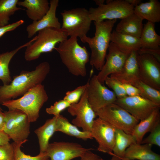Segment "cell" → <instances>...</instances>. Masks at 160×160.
I'll list each match as a JSON object with an SVG mask.
<instances>
[{"mask_svg":"<svg viewBox=\"0 0 160 160\" xmlns=\"http://www.w3.org/2000/svg\"><path fill=\"white\" fill-rule=\"evenodd\" d=\"M68 101L63 99L55 102L53 105L46 109L47 113L53 115L54 116H57L60 115V113L71 105Z\"/></svg>","mask_w":160,"mask_h":160,"instance_id":"35","label":"cell"},{"mask_svg":"<svg viewBox=\"0 0 160 160\" xmlns=\"http://www.w3.org/2000/svg\"><path fill=\"white\" fill-rule=\"evenodd\" d=\"M134 13L142 20L154 23L160 21V3L158 0H150L135 7Z\"/></svg>","mask_w":160,"mask_h":160,"instance_id":"24","label":"cell"},{"mask_svg":"<svg viewBox=\"0 0 160 160\" xmlns=\"http://www.w3.org/2000/svg\"><path fill=\"white\" fill-rule=\"evenodd\" d=\"M140 39L142 48L160 49V36L155 31V23L148 21L144 25Z\"/></svg>","mask_w":160,"mask_h":160,"instance_id":"28","label":"cell"},{"mask_svg":"<svg viewBox=\"0 0 160 160\" xmlns=\"http://www.w3.org/2000/svg\"><path fill=\"white\" fill-rule=\"evenodd\" d=\"M14 150L12 144L8 143L0 145V160H14Z\"/></svg>","mask_w":160,"mask_h":160,"instance_id":"37","label":"cell"},{"mask_svg":"<svg viewBox=\"0 0 160 160\" xmlns=\"http://www.w3.org/2000/svg\"><path fill=\"white\" fill-rule=\"evenodd\" d=\"M5 115L0 107V131L3 130L5 123Z\"/></svg>","mask_w":160,"mask_h":160,"instance_id":"43","label":"cell"},{"mask_svg":"<svg viewBox=\"0 0 160 160\" xmlns=\"http://www.w3.org/2000/svg\"><path fill=\"white\" fill-rule=\"evenodd\" d=\"M87 88L79 101L71 104L67 110L70 115L75 116L72 121L73 124L84 131L90 132L96 116L88 103Z\"/></svg>","mask_w":160,"mask_h":160,"instance_id":"11","label":"cell"},{"mask_svg":"<svg viewBox=\"0 0 160 160\" xmlns=\"http://www.w3.org/2000/svg\"><path fill=\"white\" fill-rule=\"evenodd\" d=\"M138 55L137 51L132 52L129 55L121 70L118 72L111 74L110 77L122 84H129L133 85L139 80L137 61Z\"/></svg>","mask_w":160,"mask_h":160,"instance_id":"18","label":"cell"},{"mask_svg":"<svg viewBox=\"0 0 160 160\" xmlns=\"http://www.w3.org/2000/svg\"><path fill=\"white\" fill-rule=\"evenodd\" d=\"M149 135L143 140L141 144H148L160 146V123H159L150 132Z\"/></svg>","mask_w":160,"mask_h":160,"instance_id":"36","label":"cell"},{"mask_svg":"<svg viewBox=\"0 0 160 160\" xmlns=\"http://www.w3.org/2000/svg\"><path fill=\"white\" fill-rule=\"evenodd\" d=\"M10 139L8 136L3 131H0V145L9 143Z\"/></svg>","mask_w":160,"mask_h":160,"instance_id":"42","label":"cell"},{"mask_svg":"<svg viewBox=\"0 0 160 160\" xmlns=\"http://www.w3.org/2000/svg\"><path fill=\"white\" fill-rule=\"evenodd\" d=\"M24 23L23 20H20L12 23L0 27V38L6 33L15 30Z\"/></svg>","mask_w":160,"mask_h":160,"instance_id":"38","label":"cell"},{"mask_svg":"<svg viewBox=\"0 0 160 160\" xmlns=\"http://www.w3.org/2000/svg\"><path fill=\"white\" fill-rule=\"evenodd\" d=\"M55 49L69 72L76 76H86V65L89 61V54L85 47L79 45L77 38H68Z\"/></svg>","mask_w":160,"mask_h":160,"instance_id":"3","label":"cell"},{"mask_svg":"<svg viewBox=\"0 0 160 160\" xmlns=\"http://www.w3.org/2000/svg\"><path fill=\"white\" fill-rule=\"evenodd\" d=\"M108 50L105 63L97 75L98 81L103 84L107 77L121 70L129 55L122 52L112 42L110 43Z\"/></svg>","mask_w":160,"mask_h":160,"instance_id":"16","label":"cell"},{"mask_svg":"<svg viewBox=\"0 0 160 160\" xmlns=\"http://www.w3.org/2000/svg\"><path fill=\"white\" fill-rule=\"evenodd\" d=\"M94 1L98 6L104 4L105 1L104 0H94Z\"/></svg>","mask_w":160,"mask_h":160,"instance_id":"45","label":"cell"},{"mask_svg":"<svg viewBox=\"0 0 160 160\" xmlns=\"http://www.w3.org/2000/svg\"><path fill=\"white\" fill-rule=\"evenodd\" d=\"M87 83L88 101L95 113L107 105L114 103L117 99L113 92L99 82L97 75H94Z\"/></svg>","mask_w":160,"mask_h":160,"instance_id":"10","label":"cell"},{"mask_svg":"<svg viewBox=\"0 0 160 160\" xmlns=\"http://www.w3.org/2000/svg\"><path fill=\"white\" fill-rule=\"evenodd\" d=\"M136 143V140L131 134L116 129L115 143L112 153L121 159L124 158L126 149Z\"/></svg>","mask_w":160,"mask_h":160,"instance_id":"29","label":"cell"},{"mask_svg":"<svg viewBox=\"0 0 160 160\" xmlns=\"http://www.w3.org/2000/svg\"><path fill=\"white\" fill-rule=\"evenodd\" d=\"M148 144H132L126 150L124 158L132 160H160V156L151 150Z\"/></svg>","mask_w":160,"mask_h":160,"instance_id":"21","label":"cell"},{"mask_svg":"<svg viewBox=\"0 0 160 160\" xmlns=\"http://www.w3.org/2000/svg\"><path fill=\"white\" fill-rule=\"evenodd\" d=\"M112 0H107L106 1V4H108L111 2Z\"/></svg>","mask_w":160,"mask_h":160,"instance_id":"47","label":"cell"},{"mask_svg":"<svg viewBox=\"0 0 160 160\" xmlns=\"http://www.w3.org/2000/svg\"><path fill=\"white\" fill-rule=\"evenodd\" d=\"M92 149L77 143L60 141L49 143L45 152L51 160H71Z\"/></svg>","mask_w":160,"mask_h":160,"instance_id":"15","label":"cell"},{"mask_svg":"<svg viewBox=\"0 0 160 160\" xmlns=\"http://www.w3.org/2000/svg\"><path fill=\"white\" fill-rule=\"evenodd\" d=\"M143 20L133 13L121 19L115 30L122 34L140 38L143 26Z\"/></svg>","mask_w":160,"mask_h":160,"instance_id":"19","label":"cell"},{"mask_svg":"<svg viewBox=\"0 0 160 160\" xmlns=\"http://www.w3.org/2000/svg\"><path fill=\"white\" fill-rule=\"evenodd\" d=\"M121 160H132V159H127L126 158H124L122 159H121Z\"/></svg>","mask_w":160,"mask_h":160,"instance_id":"48","label":"cell"},{"mask_svg":"<svg viewBox=\"0 0 160 160\" xmlns=\"http://www.w3.org/2000/svg\"><path fill=\"white\" fill-rule=\"evenodd\" d=\"M137 52L138 55L147 54L152 55L160 62V49L141 48L137 51Z\"/></svg>","mask_w":160,"mask_h":160,"instance_id":"40","label":"cell"},{"mask_svg":"<svg viewBox=\"0 0 160 160\" xmlns=\"http://www.w3.org/2000/svg\"><path fill=\"white\" fill-rule=\"evenodd\" d=\"M126 1L134 7L142 3V0H126Z\"/></svg>","mask_w":160,"mask_h":160,"instance_id":"44","label":"cell"},{"mask_svg":"<svg viewBox=\"0 0 160 160\" xmlns=\"http://www.w3.org/2000/svg\"><path fill=\"white\" fill-rule=\"evenodd\" d=\"M122 84L127 96H140V91L137 87L130 84Z\"/></svg>","mask_w":160,"mask_h":160,"instance_id":"39","label":"cell"},{"mask_svg":"<svg viewBox=\"0 0 160 160\" xmlns=\"http://www.w3.org/2000/svg\"><path fill=\"white\" fill-rule=\"evenodd\" d=\"M111 41L128 54L134 51H138L141 48L140 38L122 34L115 30L112 32Z\"/></svg>","mask_w":160,"mask_h":160,"instance_id":"23","label":"cell"},{"mask_svg":"<svg viewBox=\"0 0 160 160\" xmlns=\"http://www.w3.org/2000/svg\"><path fill=\"white\" fill-rule=\"evenodd\" d=\"M133 85L139 89L140 96L160 105V90L150 86L140 80Z\"/></svg>","mask_w":160,"mask_h":160,"instance_id":"31","label":"cell"},{"mask_svg":"<svg viewBox=\"0 0 160 160\" xmlns=\"http://www.w3.org/2000/svg\"><path fill=\"white\" fill-rule=\"evenodd\" d=\"M87 84V82L84 85L77 87L73 90L67 91L63 99L71 104L77 103L84 93Z\"/></svg>","mask_w":160,"mask_h":160,"instance_id":"33","label":"cell"},{"mask_svg":"<svg viewBox=\"0 0 160 160\" xmlns=\"http://www.w3.org/2000/svg\"><path fill=\"white\" fill-rule=\"evenodd\" d=\"M25 143L13 142L12 143L14 150V160H49V158L45 152L39 153L35 156H31L24 153L21 151V147Z\"/></svg>","mask_w":160,"mask_h":160,"instance_id":"32","label":"cell"},{"mask_svg":"<svg viewBox=\"0 0 160 160\" xmlns=\"http://www.w3.org/2000/svg\"><path fill=\"white\" fill-rule=\"evenodd\" d=\"M56 132V117L54 116L47 120L43 125L35 130L38 140L39 153L45 152L50 138Z\"/></svg>","mask_w":160,"mask_h":160,"instance_id":"27","label":"cell"},{"mask_svg":"<svg viewBox=\"0 0 160 160\" xmlns=\"http://www.w3.org/2000/svg\"><path fill=\"white\" fill-rule=\"evenodd\" d=\"M137 61L139 80L160 90V62L147 54L138 55Z\"/></svg>","mask_w":160,"mask_h":160,"instance_id":"12","label":"cell"},{"mask_svg":"<svg viewBox=\"0 0 160 160\" xmlns=\"http://www.w3.org/2000/svg\"><path fill=\"white\" fill-rule=\"evenodd\" d=\"M112 153L111 154L112 156V157L110 160H121V158L113 155Z\"/></svg>","mask_w":160,"mask_h":160,"instance_id":"46","label":"cell"},{"mask_svg":"<svg viewBox=\"0 0 160 160\" xmlns=\"http://www.w3.org/2000/svg\"><path fill=\"white\" fill-rule=\"evenodd\" d=\"M104 82L109 88L113 90L117 99L127 96L122 84L115 79L108 76L105 79Z\"/></svg>","mask_w":160,"mask_h":160,"instance_id":"34","label":"cell"},{"mask_svg":"<svg viewBox=\"0 0 160 160\" xmlns=\"http://www.w3.org/2000/svg\"><path fill=\"white\" fill-rule=\"evenodd\" d=\"M89 150L86 151L81 157L80 160H104L100 156Z\"/></svg>","mask_w":160,"mask_h":160,"instance_id":"41","label":"cell"},{"mask_svg":"<svg viewBox=\"0 0 160 160\" xmlns=\"http://www.w3.org/2000/svg\"><path fill=\"white\" fill-rule=\"evenodd\" d=\"M18 0H0V27L9 24L10 17L22 9L17 6Z\"/></svg>","mask_w":160,"mask_h":160,"instance_id":"30","label":"cell"},{"mask_svg":"<svg viewBox=\"0 0 160 160\" xmlns=\"http://www.w3.org/2000/svg\"><path fill=\"white\" fill-rule=\"evenodd\" d=\"M114 103L119 105L139 121L148 117L160 105L140 96L117 99Z\"/></svg>","mask_w":160,"mask_h":160,"instance_id":"13","label":"cell"},{"mask_svg":"<svg viewBox=\"0 0 160 160\" xmlns=\"http://www.w3.org/2000/svg\"><path fill=\"white\" fill-rule=\"evenodd\" d=\"M60 14L63 21L61 28L68 36L79 37L81 40L87 36L92 21L89 10L77 8L64 10Z\"/></svg>","mask_w":160,"mask_h":160,"instance_id":"6","label":"cell"},{"mask_svg":"<svg viewBox=\"0 0 160 160\" xmlns=\"http://www.w3.org/2000/svg\"><path fill=\"white\" fill-rule=\"evenodd\" d=\"M116 131L114 127L100 118L94 120L90 133L98 143V151L111 155L115 143Z\"/></svg>","mask_w":160,"mask_h":160,"instance_id":"14","label":"cell"},{"mask_svg":"<svg viewBox=\"0 0 160 160\" xmlns=\"http://www.w3.org/2000/svg\"><path fill=\"white\" fill-rule=\"evenodd\" d=\"M59 2L58 0H51L49 9L47 13L39 20L33 21L27 26L26 30L28 38H31L37 32L46 28H61V24L56 16V10Z\"/></svg>","mask_w":160,"mask_h":160,"instance_id":"17","label":"cell"},{"mask_svg":"<svg viewBox=\"0 0 160 160\" xmlns=\"http://www.w3.org/2000/svg\"><path fill=\"white\" fill-rule=\"evenodd\" d=\"M160 123V107L155 109L147 118L140 121L134 128L132 135L136 143L141 144L145 135L151 132Z\"/></svg>","mask_w":160,"mask_h":160,"instance_id":"20","label":"cell"},{"mask_svg":"<svg viewBox=\"0 0 160 160\" xmlns=\"http://www.w3.org/2000/svg\"><path fill=\"white\" fill-rule=\"evenodd\" d=\"M96 116L107 122L116 129L132 134L139 121L125 110L113 103L95 112Z\"/></svg>","mask_w":160,"mask_h":160,"instance_id":"7","label":"cell"},{"mask_svg":"<svg viewBox=\"0 0 160 160\" xmlns=\"http://www.w3.org/2000/svg\"></svg>","mask_w":160,"mask_h":160,"instance_id":"49","label":"cell"},{"mask_svg":"<svg viewBox=\"0 0 160 160\" xmlns=\"http://www.w3.org/2000/svg\"><path fill=\"white\" fill-rule=\"evenodd\" d=\"M5 123L3 131L14 142H26L30 133V124L26 114L17 109L4 112Z\"/></svg>","mask_w":160,"mask_h":160,"instance_id":"8","label":"cell"},{"mask_svg":"<svg viewBox=\"0 0 160 160\" xmlns=\"http://www.w3.org/2000/svg\"><path fill=\"white\" fill-rule=\"evenodd\" d=\"M134 8L126 0H112L97 7H91L89 11L92 21L100 22L122 19L133 13Z\"/></svg>","mask_w":160,"mask_h":160,"instance_id":"9","label":"cell"},{"mask_svg":"<svg viewBox=\"0 0 160 160\" xmlns=\"http://www.w3.org/2000/svg\"><path fill=\"white\" fill-rule=\"evenodd\" d=\"M56 117V132H60L70 136L84 140L92 139L90 132L81 131L77 127L70 122L61 114Z\"/></svg>","mask_w":160,"mask_h":160,"instance_id":"26","label":"cell"},{"mask_svg":"<svg viewBox=\"0 0 160 160\" xmlns=\"http://www.w3.org/2000/svg\"><path fill=\"white\" fill-rule=\"evenodd\" d=\"M50 69L48 62H41L33 71H22L9 84L0 86V103L23 95L35 86L42 84Z\"/></svg>","mask_w":160,"mask_h":160,"instance_id":"1","label":"cell"},{"mask_svg":"<svg viewBox=\"0 0 160 160\" xmlns=\"http://www.w3.org/2000/svg\"><path fill=\"white\" fill-rule=\"evenodd\" d=\"M48 99L44 87L41 84L30 89L20 97L7 100L1 104L8 110L17 109L23 111L31 123L37 120L41 109Z\"/></svg>","mask_w":160,"mask_h":160,"instance_id":"4","label":"cell"},{"mask_svg":"<svg viewBox=\"0 0 160 160\" xmlns=\"http://www.w3.org/2000/svg\"><path fill=\"white\" fill-rule=\"evenodd\" d=\"M17 5L26 8V15L33 21L41 19L47 13L50 8V4L47 0L19 1Z\"/></svg>","mask_w":160,"mask_h":160,"instance_id":"22","label":"cell"},{"mask_svg":"<svg viewBox=\"0 0 160 160\" xmlns=\"http://www.w3.org/2000/svg\"><path fill=\"white\" fill-rule=\"evenodd\" d=\"M36 38V36L30 41L16 49L0 54V79L2 81L3 85L8 84L12 81L9 65L12 58L19 51L28 46L35 40Z\"/></svg>","mask_w":160,"mask_h":160,"instance_id":"25","label":"cell"},{"mask_svg":"<svg viewBox=\"0 0 160 160\" xmlns=\"http://www.w3.org/2000/svg\"><path fill=\"white\" fill-rule=\"evenodd\" d=\"M38 32L36 40L26 47L24 57L27 61L36 60L42 54L52 52L57 43L66 40L68 36L61 28H47Z\"/></svg>","mask_w":160,"mask_h":160,"instance_id":"5","label":"cell"},{"mask_svg":"<svg viewBox=\"0 0 160 160\" xmlns=\"http://www.w3.org/2000/svg\"><path fill=\"white\" fill-rule=\"evenodd\" d=\"M116 21L115 19L94 22V36L91 38L87 36L81 40L89 45L91 51L90 64L98 71L101 69L105 63L112 31Z\"/></svg>","mask_w":160,"mask_h":160,"instance_id":"2","label":"cell"}]
</instances>
